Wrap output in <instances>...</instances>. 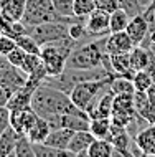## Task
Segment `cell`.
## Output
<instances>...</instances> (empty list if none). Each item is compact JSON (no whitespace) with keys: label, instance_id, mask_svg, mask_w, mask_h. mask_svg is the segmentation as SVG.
I'll list each match as a JSON object with an SVG mask.
<instances>
[{"label":"cell","instance_id":"cell-15","mask_svg":"<svg viewBox=\"0 0 155 157\" xmlns=\"http://www.w3.org/2000/svg\"><path fill=\"white\" fill-rule=\"evenodd\" d=\"M112 104H114V91L111 90V86H109V90L99 98V101L96 103L94 109L89 113V119L91 117H101V116L102 117H111Z\"/></svg>","mask_w":155,"mask_h":157},{"label":"cell","instance_id":"cell-27","mask_svg":"<svg viewBox=\"0 0 155 157\" xmlns=\"http://www.w3.org/2000/svg\"><path fill=\"white\" fill-rule=\"evenodd\" d=\"M112 113L135 114L137 111H135V108H134V94H114Z\"/></svg>","mask_w":155,"mask_h":157},{"label":"cell","instance_id":"cell-40","mask_svg":"<svg viewBox=\"0 0 155 157\" xmlns=\"http://www.w3.org/2000/svg\"><path fill=\"white\" fill-rule=\"evenodd\" d=\"M137 2H139V7L142 8V12H144L145 8H147V7L150 5V3L153 2V0H137Z\"/></svg>","mask_w":155,"mask_h":157},{"label":"cell","instance_id":"cell-35","mask_svg":"<svg viewBox=\"0 0 155 157\" xmlns=\"http://www.w3.org/2000/svg\"><path fill=\"white\" fill-rule=\"evenodd\" d=\"M15 46H17L15 38H12L8 35H0V55H2V56H7Z\"/></svg>","mask_w":155,"mask_h":157},{"label":"cell","instance_id":"cell-22","mask_svg":"<svg viewBox=\"0 0 155 157\" xmlns=\"http://www.w3.org/2000/svg\"><path fill=\"white\" fill-rule=\"evenodd\" d=\"M132 17L129 15L127 10H124L122 7H119L117 10L111 12L109 15V28H111V33L112 32H124L127 28L129 22H131Z\"/></svg>","mask_w":155,"mask_h":157},{"label":"cell","instance_id":"cell-37","mask_svg":"<svg viewBox=\"0 0 155 157\" xmlns=\"http://www.w3.org/2000/svg\"><path fill=\"white\" fill-rule=\"evenodd\" d=\"M94 3H96V8H101L107 13H111V12H114L120 7L119 0H94Z\"/></svg>","mask_w":155,"mask_h":157},{"label":"cell","instance_id":"cell-34","mask_svg":"<svg viewBox=\"0 0 155 157\" xmlns=\"http://www.w3.org/2000/svg\"><path fill=\"white\" fill-rule=\"evenodd\" d=\"M25 56H27V52H25V50H22L20 46H15V48L7 55V60H8V63H10V65H13V66H17V68H20V70H22L23 61H25Z\"/></svg>","mask_w":155,"mask_h":157},{"label":"cell","instance_id":"cell-7","mask_svg":"<svg viewBox=\"0 0 155 157\" xmlns=\"http://www.w3.org/2000/svg\"><path fill=\"white\" fill-rule=\"evenodd\" d=\"M109 15L111 13L101 10V8H94L86 17L84 25H86V32L89 35V38H101V36H107L111 33V28H109Z\"/></svg>","mask_w":155,"mask_h":157},{"label":"cell","instance_id":"cell-17","mask_svg":"<svg viewBox=\"0 0 155 157\" xmlns=\"http://www.w3.org/2000/svg\"><path fill=\"white\" fill-rule=\"evenodd\" d=\"M74 134V131L68 129V127H58V129H51V132L48 134V137L45 139V144L56 149H68V144L71 136Z\"/></svg>","mask_w":155,"mask_h":157},{"label":"cell","instance_id":"cell-2","mask_svg":"<svg viewBox=\"0 0 155 157\" xmlns=\"http://www.w3.org/2000/svg\"><path fill=\"white\" fill-rule=\"evenodd\" d=\"M106 38H94L91 41L78 45L66 60V68L71 70H91L102 66V56L106 53Z\"/></svg>","mask_w":155,"mask_h":157},{"label":"cell","instance_id":"cell-11","mask_svg":"<svg viewBox=\"0 0 155 157\" xmlns=\"http://www.w3.org/2000/svg\"><path fill=\"white\" fill-rule=\"evenodd\" d=\"M94 139L96 137L91 131H74V134L69 139L68 151L73 155H87V149Z\"/></svg>","mask_w":155,"mask_h":157},{"label":"cell","instance_id":"cell-38","mask_svg":"<svg viewBox=\"0 0 155 157\" xmlns=\"http://www.w3.org/2000/svg\"><path fill=\"white\" fill-rule=\"evenodd\" d=\"M119 3H120V7H122L124 10L129 12L131 17L142 13V8L139 7V2H137V0H119Z\"/></svg>","mask_w":155,"mask_h":157},{"label":"cell","instance_id":"cell-8","mask_svg":"<svg viewBox=\"0 0 155 157\" xmlns=\"http://www.w3.org/2000/svg\"><path fill=\"white\" fill-rule=\"evenodd\" d=\"M131 36L127 35V32H112L109 33L106 38V52L109 55H119V53H131L134 48Z\"/></svg>","mask_w":155,"mask_h":157},{"label":"cell","instance_id":"cell-10","mask_svg":"<svg viewBox=\"0 0 155 157\" xmlns=\"http://www.w3.org/2000/svg\"><path fill=\"white\" fill-rule=\"evenodd\" d=\"M38 114L35 113L33 108H28L25 111H12L10 116V126L13 127L17 132L20 134H27L30 131V127L35 124Z\"/></svg>","mask_w":155,"mask_h":157},{"label":"cell","instance_id":"cell-14","mask_svg":"<svg viewBox=\"0 0 155 157\" xmlns=\"http://www.w3.org/2000/svg\"><path fill=\"white\" fill-rule=\"evenodd\" d=\"M31 94L33 93L27 91L25 88H18L12 93L10 99L7 101V108L10 111H25V109L31 108Z\"/></svg>","mask_w":155,"mask_h":157},{"label":"cell","instance_id":"cell-6","mask_svg":"<svg viewBox=\"0 0 155 157\" xmlns=\"http://www.w3.org/2000/svg\"><path fill=\"white\" fill-rule=\"evenodd\" d=\"M68 27H69V23H66V22L53 20V22H43L40 25L27 27V33L31 35L40 45H46V43H51V41L60 40V38L69 36Z\"/></svg>","mask_w":155,"mask_h":157},{"label":"cell","instance_id":"cell-12","mask_svg":"<svg viewBox=\"0 0 155 157\" xmlns=\"http://www.w3.org/2000/svg\"><path fill=\"white\" fill-rule=\"evenodd\" d=\"M135 142L144 155H155V124L145 126L135 136Z\"/></svg>","mask_w":155,"mask_h":157},{"label":"cell","instance_id":"cell-13","mask_svg":"<svg viewBox=\"0 0 155 157\" xmlns=\"http://www.w3.org/2000/svg\"><path fill=\"white\" fill-rule=\"evenodd\" d=\"M20 132H17L13 127H7L0 134V157H13L15 155V146L18 142Z\"/></svg>","mask_w":155,"mask_h":157},{"label":"cell","instance_id":"cell-19","mask_svg":"<svg viewBox=\"0 0 155 157\" xmlns=\"http://www.w3.org/2000/svg\"><path fill=\"white\" fill-rule=\"evenodd\" d=\"M111 63L114 68L116 75H122V76H134V68L131 63V53H119V55H111Z\"/></svg>","mask_w":155,"mask_h":157},{"label":"cell","instance_id":"cell-24","mask_svg":"<svg viewBox=\"0 0 155 157\" xmlns=\"http://www.w3.org/2000/svg\"><path fill=\"white\" fill-rule=\"evenodd\" d=\"M114 146L109 139H94L87 149V157H111Z\"/></svg>","mask_w":155,"mask_h":157},{"label":"cell","instance_id":"cell-5","mask_svg":"<svg viewBox=\"0 0 155 157\" xmlns=\"http://www.w3.org/2000/svg\"><path fill=\"white\" fill-rule=\"evenodd\" d=\"M53 20L73 23V22H78V20H84V18H79L76 15L65 18V17L58 15L51 0H27V7H25V13L22 18L25 27H33V25H40L43 22H53Z\"/></svg>","mask_w":155,"mask_h":157},{"label":"cell","instance_id":"cell-21","mask_svg":"<svg viewBox=\"0 0 155 157\" xmlns=\"http://www.w3.org/2000/svg\"><path fill=\"white\" fill-rule=\"evenodd\" d=\"M111 127L112 121L111 117H91L89 122V131L93 132L96 139H109L111 136Z\"/></svg>","mask_w":155,"mask_h":157},{"label":"cell","instance_id":"cell-33","mask_svg":"<svg viewBox=\"0 0 155 157\" xmlns=\"http://www.w3.org/2000/svg\"><path fill=\"white\" fill-rule=\"evenodd\" d=\"M96 8L94 0H74V15L79 18H86Z\"/></svg>","mask_w":155,"mask_h":157},{"label":"cell","instance_id":"cell-9","mask_svg":"<svg viewBox=\"0 0 155 157\" xmlns=\"http://www.w3.org/2000/svg\"><path fill=\"white\" fill-rule=\"evenodd\" d=\"M127 35L131 36L132 43L134 45H142L144 40L149 36V32H150V23L147 22L144 13H139V15H134L129 22L127 28H125Z\"/></svg>","mask_w":155,"mask_h":157},{"label":"cell","instance_id":"cell-20","mask_svg":"<svg viewBox=\"0 0 155 157\" xmlns=\"http://www.w3.org/2000/svg\"><path fill=\"white\" fill-rule=\"evenodd\" d=\"M51 132V126L48 124V121L45 117L38 116L35 121V124L30 127V131L27 132L28 139L31 142H45V139L48 137V134Z\"/></svg>","mask_w":155,"mask_h":157},{"label":"cell","instance_id":"cell-32","mask_svg":"<svg viewBox=\"0 0 155 157\" xmlns=\"http://www.w3.org/2000/svg\"><path fill=\"white\" fill-rule=\"evenodd\" d=\"M43 65V60H41L40 55L36 53H27L25 56V61H23V66H22V71L25 75H30L33 71H36L38 68Z\"/></svg>","mask_w":155,"mask_h":157},{"label":"cell","instance_id":"cell-25","mask_svg":"<svg viewBox=\"0 0 155 157\" xmlns=\"http://www.w3.org/2000/svg\"><path fill=\"white\" fill-rule=\"evenodd\" d=\"M131 63H132L134 71L147 70V66H149V50L142 45H135L131 50Z\"/></svg>","mask_w":155,"mask_h":157},{"label":"cell","instance_id":"cell-42","mask_svg":"<svg viewBox=\"0 0 155 157\" xmlns=\"http://www.w3.org/2000/svg\"><path fill=\"white\" fill-rule=\"evenodd\" d=\"M0 35H2V33H0Z\"/></svg>","mask_w":155,"mask_h":157},{"label":"cell","instance_id":"cell-3","mask_svg":"<svg viewBox=\"0 0 155 157\" xmlns=\"http://www.w3.org/2000/svg\"><path fill=\"white\" fill-rule=\"evenodd\" d=\"M78 45H81V43L76 40H73L71 36H65V38H60V40H56V41H51V43L41 45L40 56L45 63L48 76L61 75L63 71L66 70V60H68L71 52H73Z\"/></svg>","mask_w":155,"mask_h":157},{"label":"cell","instance_id":"cell-23","mask_svg":"<svg viewBox=\"0 0 155 157\" xmlns=\"http://www.w3.org/2000/svg\"><path fill=\"white\" fill-rule=\"evenodd\" d=\"M111 90L114 91V94H134L135 93V86H134L132 78L129 76L117 75L111 79Z\"/></svg>","mask_w":155,"mask_h":157},{"label":"cell","instance_id":"cell-1","mask_svg":"<svg viewBox=\"0 0 155 157\" xmlns=\"http://www.w3.org/2000/svg\"><path fill=\"white\" fill-rule=\"evenodd\" d=\"M31 108L38 116L45 114H86L71 101L68 93L58 88L40 84L31 94Z\"/></svg>","mask_w":155,"mask_h":157},{"label":"cell","instance_id":"cell-39","mask_svg":"<svg viewBox=\"0 0 155 157\" xmlns=\"http://www.w3.org/2000/svg\"><path fill=\"white\" fill-rule=\"evenodd\" d=\"M12 93H13V90L0 84V104H7V101L10 99V96H12Z\"/></svg>","mask_w":155,"mask_h":157},{"label":"cell","instance_id":"cell-30","mask_svg":"<svg viewBox=\"0 0 155 157\" xmlns=\"http://www.w3.org/2000/svg\"><path fill=\"white\" fill-rule=\"evenodd\" d=\"M13 157H35L33 142L28 139L27 134H22L18 137V142H17V146H15V155Z\"/></svg>","mask_w":155,"mask_h":157},{"label":"cell","instance_id":"cell-31","mask_svg":"<svg viewBox=\"0 0 155 157\" xmlns=\"http://www.w3.org/2000/svg\"><path fill=\"white\" fill-rule=\"evenodd\" d=\"M51 2L58 15L65 18L74 17V0H51Z\"/></svg>","mask_w":155,"mask_h":157},{"label":"cell","instance_id":"cell-36","mask_svg":"<svg viewBox=\"0 0 155 157\" xmlns=\"http://www.w3.org/2000/svg\"><path fill=\"white\" fill-rule=\"evenodd\" d=\"M10 116H12V111L7 108V104H0V134L10 127Z\"/></svg>","mask_w":155,"mask_h":157},{"label":"cell","instance_id":"cell-29","mask_svg":"<svg viewBox=\"0 0 155 157\" xmlns=\"http://www.w3.org/2000/svg\"><path fill=\"white\" fill-rule=\"evenodd\" d=\"M132 81H134V86H135L137 91H147L150 88V84L155 81V78L149 73L147 70H139V71L134 73Z\"/></svg>","mask_w":155,"mask_h":157},{"label":"cell","instance_id":"cell-26","mask_svg":"<svg viewBox=\"0 0 155 157\" xmlns=\"http://www.w3.org/2000/svg\"><path fill=\"white\" fill-rule=\"evenodd\" d=\"M33 151H35V157H73L68 149H56L45 142H33Z\"/></svg>","mask_w":155,"mask_h":157},{"label":"cell","instance_id":"cell-28","mask_svg":"<svg viewBox=\"0 0 155 157\" xmlns=\"http://www.w3.org/2000/svg\"><path fill=\"white\" fill-rule=\"evenodd\" d=\"M15 41H17V46H20V48L25 50L27 53H36V55H40V52H41V45L31 35H28V33H23V35L17 36Z\"/></svg>","mask_w":155,"mask_h":157},{"label":"cell","instance_id":"cell-18","mask_svg":"<svg viewBox=\"0 0 155 157\" xmlns=\"http://www.w3.org/2000/svg\"><path fill=\"white\" fill-rule=\"evenodd\" d=\"M89 116L87 114H63L61 127H68L71 131H89Z\"/></svg>","mask_w":155,"mask_h":157},{"label":"cell","instance_id":"cell-41","mask_svg":"<svg viewBox=\"0 0 155 157\" xmlns=\"http://www.w3.org/2000/svg\"><path fill=\"white\" fill-rule=\"evenodd\" d=\"M153 3H155V0H153Z\"/></svg>","mask_w":155,"mask_h":157},{"label":"cell","instance_id":"cell-4","mask_svg":"<svg viewBox=\"0 0 155 157\" xmlns=\"http://www.w3.org/2000/svg\"><path fill=\"white\" fill-rule=\"evenodd\" d=\"M112 78H114V76H111V78H102V79H87V81L78 83L69 93L71 101H73L81 111H84L87 116H89V113L94 109V106L99 101V98L109 90V84H111Z\"/></svg>","mask_w":155,"mask_h":157},{"label":"cell","instance_id":"cell-16","mask_svg":"<svg viewBox=\"0 0 155 157\" xmlns=\"http://www.w3.org/2000/svg\"><path fill=\"white\" fill-rule=\"evenodd\" d=\"M27 0H0V12L15 22H22Z\"/></svg>","mask_w":155,"mask_h":157}]
</instances>
